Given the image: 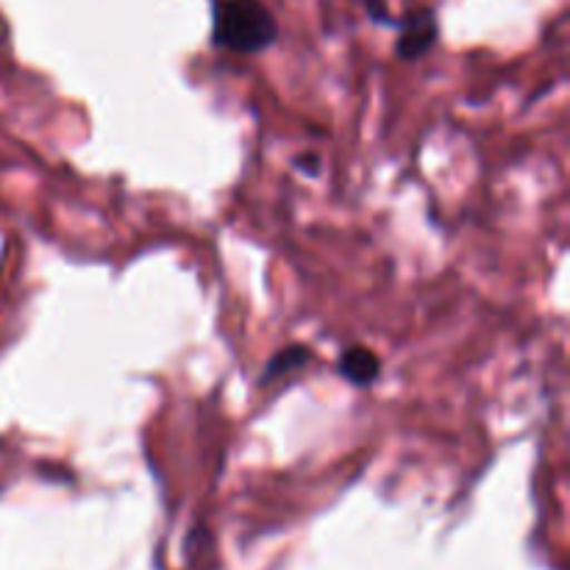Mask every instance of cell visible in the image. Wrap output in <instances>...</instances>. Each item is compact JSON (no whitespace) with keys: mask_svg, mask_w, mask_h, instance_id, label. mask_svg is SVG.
Here are the masks:
<instances>
[{"mask_svg":"<svg viewBox=\"0 0 570 570\" xmlns=\"http://www.w3.org/2000/svg\"><path fill=\"white\" fill-rule=\"evenodd\" d=\"M278 42V20L262 0H217L212 11V48L259 56Z\"/></svg>","mask_w":570,"mask_h":570,"instance_id":"obj_1","label":"cell"},{"mask_svg":"<svg viewBox=\"0 0 570 570\" xmlns=\"http://www.w3.org/2000/svg\"><path fill=\"white\" fill-rule=\"evenodd\" d=\"M395 56L401 61H421L423 56H429L434 50L440 39V20L438 11L432 6H415V9H406L404 14L395 20Z\"/></svg>","mask_w":570,"mask_h":570,"instance_id":"obj_2","label":"cell"},{"mask_svg":"<svg viewBox=\"0 0 570 570\" xmlns=\"http://www.w3.org/2000/svg\"><path fill=\"white\" fill-rule=\"evenodd\" d=\"M337 373L356 390H367L382 376V360L365 345H348L337 356Z\"/></svg>","mask_w":570,"mask_h":570,"instance_id":"obj_3","label":"cell"},{"mask_svg":"<svg viewBox=\"0 0 570 570\" xmlns=\"http://www.w3.org/2000/svg\"><path fill=\"white\" fill-rule=\"evenodd\" d=\"M312 360V348H306V345H284V348H278L276 354L267 360V365L262 367V376H259V384L262 387H267V384L278 382V379L289 376V373L301 371V367L306 365V362Z\"/></svg>","mask_w":570,"mask_h":570,"instance_id":"obj_4","label":"cell"},{"mask_svg":"<svg viewBox=\"0 0 570 570\" xmlns=\"http://www.w3.org/2000/svg\"><path fill=\"white\" fill-rule=\"evenodd\" d=\"M362 6H365V14L371 17V22L384 28H395V20H399V17L387 9V0H362Z\"/></svg>","mask_w":570,"mask_h":570,"instance_id":"obj_5","label":"cell"}]
</instances>
